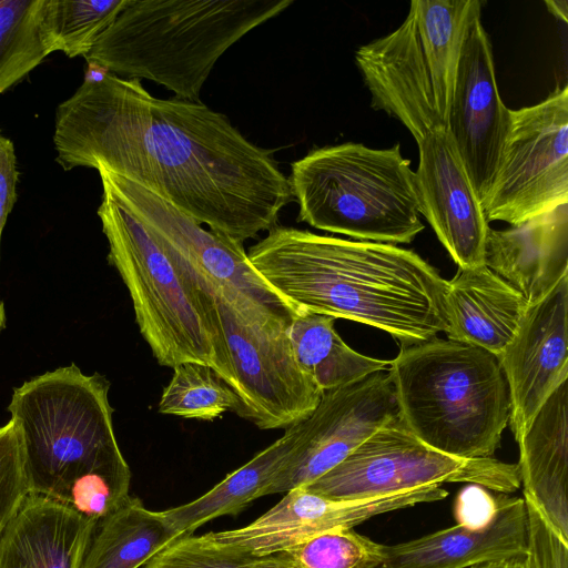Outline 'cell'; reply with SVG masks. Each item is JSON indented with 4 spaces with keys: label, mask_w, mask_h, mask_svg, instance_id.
I'll list each match as a JSON object with an SVG mask.
<instances>
[{
    "label": "cell",
    "mask_w": 568,
    "mask_h": 568,
    "mask_svg": "<svg viewBox=\"0 0 568 568\" xmlns=\"http://www.w3.org/2000/svg\"><path fill=\"white\" fill-rule=\"evenodd\" d=\"M54 124L65 171L104 168L240 243L277 226L293 199L271 150L203 102L155 98L136 79H87Z\"/></svg>",
    "instance_id": "obj_1"
},
{
    "label": "cell",
    "mask_w": 568,
    "mask_h": 568,
    "mask_svg": "<svg viewBox=\"0 0 568 568\" xmlns=\"http://www.w3.org/2000/svg\"><path fill=\"white\" fill-rule=\"evenodd\" d=\"M247 257L300 308L376 327L400 344L447 329L448 281L412 250L277 225Z\"/></svg>",
    "instance_id": "obj_2"
},
{
    "label": "cell",
    "mask_w": 568,
    "mask_h": 568,
    "mask_svg": "<svg viewBox=\"0 0 568 568\" xmlns=\"http://www.w3.org/2000/svg\"><path fill=\"white\" fill-rule=\"evenodd\" d=\"M109 381L75 364L47 372L12 393L29 494L99 520L129 498L130 467L115 438Z\"/></svg>",
    "instance_id": "obj_3"
},
{
    "label": "cell",
    "mask_w": 568,
    "mask_h": 568,
    "mask_svg": "<svg viewBox=\"0 0 568 568\" xmlns=\"http://www.w3.org/2000/svg\"><path fill=\"white\" fill-rule=\"evenodd\" d=\"M355 61L372 106L404 124L417 143L422 215L458 267L485 265L489 223L437 111L413 11L395 31L362 45Z\"/></svg>",
    "instance_id": "obj_4"
},
{
    "label": "cell",
    "mask_w": 568,
    "mask_h": 568,
    "mask_svg": "<svg viewBox=\"0 0 568 568\" xmlns=\"http://www.w3.org/2000/svg\"><path fill=\"white\" fill-rule=\"evenodd\" d=\"M293 0H125L84 55L124 79H146L200 102L217 60Z\"/></svg>",
    "instance_id": "obj_5"
},
{
    "label": "cell",
    "mask_w": 568,
    "mask_h": 568,
    "mask_svg": "<svg viewBox=\"0 0 568 568\" xmlns=\"http://www.w3.org/2000/svg\"><path fill=\"white\" fill-rule=\"evenodd\" d=\"M387 369L399 418L419 440L459 458L494 457L510 417L496 355L436 336L400 344Z\"/></svg>",
    "instance_id": "obj_6"
},
{
    "label": "cell",
    "mask_w": 568,
    "mask_h": 568,
    "mask_svg": "<svg viewBox=\"0 0 568 568\" xmlns=\"http://www.w3.org/2000/svg\"><path fill=\"white\" fill-rule=\"evenodd\" d=\"M98 215L108 260L125 284L140 333L156 362L209 365L232 389L234 376L210 293L168 257L141 221L102 182Z\"/></svg>",
    "instance_id": "obj_7"
},
{
    "label": "cell",
    "mask_w": 568,
    "mask_h": 568,
    "mask_svg": "<svg viewBox=\"0 0 568 568\" xmlns=\"http://www.w3.org/2000/svg\"><path fill=\"white\" fill-rule=\"evenodd\" d=\"M291 168L298 221L317 230L395 245L410 243L425 227L416 173L399 143L315 148Z\"/></svg>",
    "instance_id": "obj_8"
},
{
    "label": "cell",
    "mask_w": 568,
    "mask_h": 568,
    "mask_svg": "<svg viewBox=\"0 0 568 568\" xmlns=\"http://www.w3.org/2000/svg\"><path fill=\"white\" fill-rule=\"evenodd\" d=\"M212 298L234 376L233 409L262 430L305 419L323 392L297 363L288 320L232 286L199 282Z\"/></svg>",
    "instance_id": "obj_9"
},
{
    "label": "cell",
    "mask_w": 568,
    "mask_h": 568,
    "mask_svg": "<svg viewBox=\"0 0 568 568\" xmlns=\"http://www.w3.org/2000/svg\"><path fill=\"white\" fill-rule=\"evenodd\" d=\"M452 483L476 485L497 494H511L520 487L517 464L440 453L419 440L397 418L303 488L336 499H359Z\"/></svg>",
    "instance_id": "obj_10"
},
{
    "label": "cell",
    "mask_w": 568,
    "mask_h": 568,
    "mask_svg": "<svg viewBox=\"0 0 568 568\" xmlns=\"http://www.w3.org/2000/svg\"><path fill=\"white\" fill-rule=\"evenodd\" d=\"M568 203V88L510 110L497 172L481 211L486 221L519 224Z\"/></svg>",
    "instance_id": "obj_11"
},
{
    "label": "cell",
    "mask_w": 568,
    "mask_h": 568,
    "mask_svg": "<svg viewBox=\"0 0 568 568\" xmlns=\"http://www.w3.org/2000/svg\"><path fill=\"white\" fill-rule=\"evenodd\" d=\"M101 181L141 221L168 257L196 285L232 286L292 320L303 311L277 293L253 267L240 243L207 231L136 182L99 166Z\"/></svg>",
    "instance_id": "obj_12"
},
{
    "label": "cell",
    "mask_w": 568,
    "mask_h": 568,
    "mask_svg": "<svg viewBox=\"0 0 568 568\" xmlns=\"http://www.w3.org/2000/svg\"><path fill=\"white\" fill-rule=\"evenodd\" d=\"M397 418L399 409L387 368L323 392L316 407L300 423L297 440L266 495L311 484Z\"/></svg>",
    "instance_id": "obj_13"
},
{
    "label": "cell",
    "mask_w": 568,
    "mask_h": 568,
    "mask_svg": "<svg viewBox=\"0 0 568 568\" xmlns=\"http://www.w3.org/2000/svg\"><path fill=\"white\" fill-rule=\"evenodd\" d=\"M480 13L481 2L475 7L467 23L448 128L481 207L497 172L510 125V109L499 95L491 45Z\"/></svg>",
    "instance_id": "obj_14"
},
{
    "label": "cell",
    "mask_w": 568,
    "mask_h": 568,
    "mask_svg": "<svg viewBox=\"0 0 568 568\" xmlns=\"http://www.w3.org/2000/svg\"><path fill=\"white\" fill-rule=\"evenodd\" d=\"M447 495L442 485H427L367 498L336 499L296 487L251 524L207 535L258 557L323 532L354 529L386 513L439 501Z\"/></svg>",
    "instance_id": "obj_15"
},
{
    "label": "cell",
    "mask_w": 568,
    "mask_h": 568,
    "mask_svg": "<svg viewBox=\"0 0 568 568\" xmlns=\"http://www.w3.org/2000/svg\"><path fill=\"white\" fill-rule=\"evenodd\" d=\"M497 357L508 385V424L518 440L568 378V276L527 307L515 336Z\"/></svg>",
    "instance_id": "obj_16"
},
{
    "label": "cell",
    "mask_w": 568,
    "mask_h": 568,
    "mask_svg": "<svg viewBox=\"0 0 568 568\" xmlns=\"http://www.w3.org/2000/svg\"><path fill=\"white\" fill-rule=\"evenodd\" d=\"M529 524L524 497L496 496L491 517L460 524L410 540L385 545L379 568H471L525 557Z\"/></svg>",
    "instance_id": "obj_17"
},
{
    "label": "cell",
    "mask_w": 568,
    "mask_h": 568,
    "mask_svg": "<svg viewBox=\"0 0 568 568\" xmlns=\"http://www.w3.org/2000/svg\"><path fill=\"white\" fill-rule=\"evenodd\" d=\"M485 265L527 306L545 298L568 276V203L506 230L489 227Z\"/></svg>",
    "instance_id": "obj_18"
},
{
    "label": "cell",
    "mask_w": 568,
    "mask_h": 568,
    "mask_svg": "<svg viewBox=\"0 0 568 568\" xmlns=\"http://www.w3.org/2000/svg\"><path fill=\"white\" fill-rule=\"evenodd\" d=\"M568 385L545 400L516 440L524 499L568 542Z\"/></svg>",
    "instance_id": "obj_19"
},
{
    "label": "cell",
    "mask_w": 568,
    "mask_h": 568,
    "mask_svg": "<svg viewBox=\"0 0 568 568\" xmlns=\"http://www.w3.org/2000/svg\"><path fill=\"white\" fill-rule=\"evenodd\" d=\"M97 521L29 494L0 535V568H81Z\"/></svg>",
    "instance_id": "obj_20"
},
{
    "label": "cell",
    "mask_w": 568,
    "mask_h": 568,
    "mask_svg": "<svg viewBox=\"0 0 568 568\" xmlns=\"http://www.w3.org/2000/svg\"><path fill=\"white\" fill-rule=\"evenodd\" d=\"M448 339L498 356L515 336L527 310L521 294L486 265L458 267L448 281Z\"/></svg>",
    "instance_id": "obj_21"
},
{
    "label": "cell",
    "mask_w": 568,
    "mask_h": 568,
    "mask_svg": "<svg viewBox=\"0 0 568 568\" xmlns=\"http://www.w3.org/2000/svg\"><path fill=\"white\" fill-rule=\"evenodd\" d=\"M300 434V423L226 475L196 499L161 511L179 536L193 534L205 523L225 515L236 516L253 500L266 496L275 475L286 463Z\"/></svg>",
    "instance_id": "obj_22"
},
{
    "label": "cell",
    "mask_w": 568,
    "mask_h": 568,
    "mask_svg": "<svg viewBox=\"0 0 568 568\" xmlns=\"http://www.w3.org/2000/svg\"><path fill=\"white\" fill-rule=\"evenodd\" d=\"M176 537L161 511L129 496L97 521L81 568H141Z\"/></svg>",
    "instance_id": "obj_23"
},
{
    "label": "cell",
    "mask_w": 568,
    "mask_h": 568,
    "mask_svg": "<svg viewBox=\"0 0 568 568\" xmlns=\"http://www.w3.org/2000/svg\"><path fill=\"white\" fill-rule=\"evenodd\" d=\"M334 323L332 316L303 310L288 325L297 363L322 392L355 383L388 367L389 361L351 348L336 332Z\"/></svg>",
    "instance_id": "obj_24"
},
{
    "label": "cell",
    "mask_w": 568,
    "mask_h": 568,
    "mask_svg": "<svg viewBox=\"0 0 568 568\" xmlns=\"http://www.w3.org/2000/svg\"><path fill=\"white\" fill-rule=\"evenodd\" d=\"M478 0H414L419 47L427 67L439 115L448 123L456 70L467 23Z\"/></svg>",
    "instance_id": "obj_25"
},
{
    "label": "cell",
    "mask_w": 568,
    "mask_h": 568,
    "mask_svg": "<svg viewBox=\"0 0 568 568\" xmlns=\"http://www.w3.org/2000/svg\"><path fill=\"white\" fill-rule=\"evenodd\" d=\"M384 547L355 529H338L255 556L254 565L255 568H379Z\"/></svg>",
    "instance_id": "obj_26"
},
{
    "label": "cell",
    "mask_w": 568,
    "mask_h": 568,
    "mask_svg": "<svg viewBox=\"0 0 568 568\" xmlns=\"http://www.w3.org/2000/svg\"><path fill=\"white\" fill-rule=\"evenodd\" d=\"M125 0H42L40 31L49 51L85 55L121 11Z\"/></svg>",
    "instance_id": "obj_27"
},
{
    "label": "cell",
    "mask_w": 568,
    "mask_h": 568,
    "mask_svg": "<svg viewBox=\"0 0 568 568\" xmlns=\"http://www.w3.org/2000/svg\"><path fill=\"white\" fill-rule=\"evenodd\" d=\"M42 0H0V93L49 55L40 31Z\"/></svg>",
    "instance_id": "obj_28"
},
{
    "label": "cell",
    "mask_w": 568,
    "mask_h": 568,
    "mask_svg": "<svg viewBox=\"0 0 568 568\" xmlns=\"http://www.w3.org/2000/svg\"><path fill=\"white\" fill-rule=\"evenodd\" d=\"M236 406L232 389L209 365L184 362L173 367L159 412L189 419L213 420Z\"/></svg>",
    "instance_id": "obj_29"
},
{
    "label": "cell",
    "mask_w": 568,
    "mask_h": 568,
    "mask_svg": "<svg viewBox=\"0 0 568 568\" xmlns=\"http://www.w3.org/2000/svg\"><path fill=\"white\" fill-rule=\"evenodd\" d=\"M255 556L207 534L181 535L141 568H255Z\"/></svg>",
    "instance_id": "obj_30"
},
{
    "label": "cell",
    "mask_w": 568,
    "mask_h": 568,
    "mask_svg": "<svg viewBox=\"0 0 568 568\" xmlns=\"http://www.w3.org/2000/svg\"><path fill=\"white\" fill-rule=\"evenodd\" d=\"M28 495L21 437L10 419L0 427V535Z\"/></svg>",
    "instance_id": "obj_31"
},
{
    "label": "cell",
    "mask_w": 568,
    "mask_h": 568,
    "mask_svg": "<svg viewBox=\"0 0 568 568\" xmlns=\"http://www.w3.org/2000/svg\"><path fill=\"white\" fill-rule=\"evenodd\" d=\"M529 542L524 568H568V542L544 520L538 510L526 501Z\"/></svg>",
    "instance_id": "obj_32"
},
{
    "label": "cell",
    "mask_w": 568,
    "mask_h": 568,
    "mask_svg": "<svg viewBox=\"0 0 568 568\" xmlns=\"http://www.w3.org/2000/svg\"><path fill=\"white\" fill-rule=\"evenodd\" d=\"M18 170L12 142L0 133V240L8 215L17 202Z\"/></svg>",
    "instance_id": "obj_33"
},
{
    "label": "cell",
    "mask_w": 568,
    "mask_h": 568,
    "mask_svg": "<svg viewBox=\"0 0 568 568\" xmlns=\"http://www.w3.org/2000/svg\"><path fill=\"white\" fill-rule=\"evenodd\" d=\"M545 4L548 11L556 17L557 19L562 20L564 22L568 21V3L566 0H547Z\"/></svg>",
    "instance_id": "obj_34"
},
{
    "label": "cell",
    "mask_w": 568,
    "mask_h": 568,
    "mask_svg": "<svg viewBox=\"0 0 568 568\" xmlns=\"http://www.w3.org/2000/svg\"><path fill=\"white\" fill-rule=\"evenodd\" d=\"M525 557L487 562L471 568H524Z\"/></svg>",
    "instance_id": "obj_35"
},
{
    "label": "cell",
    "mask_w": 568,
    "mask_h": 568,
    "mask_svg": "<svg viewBox=\"0 0 568 568\" xmlns=\"http://www.w3.org/2000/svg\"><path fill=\"white\" fill-rule=\"evenodd\" d=\"M0 243H1V240H0ZM6 321H7L6 308H4V304H3L2 300L0 298V333L6 327Z\"/></svg>",
    "instance_id": "obj_36"
}]
</instances>
